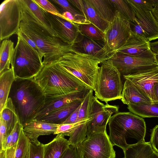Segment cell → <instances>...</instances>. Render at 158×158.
<instances>
[{
    "instance_id": "4dcf8cb0",
    "label": "cell",
    "mask_w": 158,
    "mask_h": 158,
    "mask_svg": "<svg viewBox=\"0 0 158 158\" xmlns=\"http://www.w3.org/2000/svg\"><path fill=\"white\" fill-rule=\"evenodd\" d=\"M127 108L131 112L142 117H158V103H137L128 105Z\"/></svg>"
},
{
    "instance_id": "52a82bcc",
    "label": "cell",
    "mask_w": 158,
    "mask_h": 158,
    "mask_svg": "<svg viewBox=\"0 0 158 158\" xmlns=\"http://www.w3.org/2000/svg\"><path fill=\"white\" fill-rule=\"evenodd\" d=\"M101 64L96 77L95 97L106 104L121 99L123 85L120 73L110 59Z\"/></svg>"
},
{
    "instance_id": "f6af8a7d",
    "label": "cell",
    "mask_w": 158,
    "mask_h": 158,
    "mask_svg": "<svg viewBox=\"0 0 158 158\" xmlns=\"http://www.w3.org/2000/svg\"><path fill=\"white\" fill-rule=\"evenodd\" d=\"M60 158H79L77 148L69 145Z\"/></svg>"
},
{
    "instance_id": "f5cc1de1",
    "label": "cell",
    "mask_w": 158,
    "mask_h": 158,
    "mask_svg": "<svg viewBox=\"0 0 158 158\" xmlns=\"http://www.w3.org/2000/svg\"><path fill=\"white\" fill-rule=\"evenodd\" d=\"M152 13L158 23V7H154L152 11Z\"/></svg>"
},
{
    "instance_id": "ee69618b",
    "label": "cell",
    "mask_w": 158,
    "mask_h": 158,
    "mask_svg": "<svg viewBox=\"0 0 158 158\" xmlns=\"http://www.w3.org/2000/svg\"><path fill=\"white\" fill-rule=\"evenodd\" d=\"M22 127H23L20 124L19 121L16 124L11 132L12 140L10 145V147L14 145L18 141L19 138L21 130Z\"/></svg>"
},
{
    "instance_id": "f1b7e54d",
    "label": "cell",
    "mask_w": 158,
    "mask_h": 158,
    "mask_svg": "<svg viewBox=\"0 0 158 158\" xmlns=\"http://www.w3.org/2000/svg\"><path fill=\"white\" fill-rule=\"evenodd\" d=\"M0 118L6 124L7 135L11 133L16 123L19 121L18 116L10 98H8L4 107L0 112Z\"/></svg>"
},
{
    "instance_id": "bcb514c9",
    "label": "cell",
    "mask_w": 158,
    "mask_h": 158,
    "mask_svg": "<svg viewBox=\"0 0 158 158\" xmlns=\"http://www.w3.org/2000/svg\"><path fill=\"white\" fill-rule=\"evenodd\" d=\"M62 16L66 20L77 24L84 23L81 21L77 19L71 13L66 11L61 14Z\"/></svg>"
},
{
    "instance_id": "836d02e7",
    "label": "cell",
    "mask_w": 158,
    "mask_h": 158,
    "mask_svg": "<svg viewBox=\"0 0 158 158\" xmlns=\"http://www.w3.org/2000/svg\"><path fill=\"white\" fill-rule=\"evenodd\" d=\"M50 1L59 8L61 12V14L64 12H69L72 14L77 19L81 21L84 23H90L86 20L82 13L73 6L68 0H51Z\"/></svg>"
},
{
    "instance_id": "e0dca14e",
    "label": "cell",
    "mask_w": 158,
    "mask_h": 158,
    "mask_svg": "<svg viewBox=\"0 0 158 158\" xmlns=\"http://www.w3.org/2000/svg\"><path fill=\"white\" fill-rule=\"evenodd\" d=\"M145 93L153 104V89L158 82V67L123 76Z\"/></svg>"
},
{
    "instance_id": "2e32d148",
    "label": "cell",
    "mask_w": 158,
    "mask_h": 158,
    "mask_svg": "<svg viewBox=\"0 0 158 158\" xmlns=\"http://www.w3.org/2000/svg\"><path fill=\"white\" fill-rule=\"evenodd\" d=\"M73 46L75 51L92 55L102 62L110 58L113 54L109 50L105 41L93 40L80 31Z\"/></svg>"
},
{
    "instance_id": "c3c4849f",
    "label": "cell",
    "mask_w": 158,
    "mask_h": 158,
    "mask_svg": "<svg viewBox=\"0 0 158 158\" xmlns=\"http://www.w3.org/2000/svg\"><path fill=\"white\" fill-rule=\"evenodd\" d=\"M18 31L20 32L22 36L26 40L28 44L30 45L33 48L37 50L42 55L38 47H37L35 43L34 42V41L32 40L27 35L20 31L19 30H18Z\"/></svg>"
},
{
    "instance_id": "8d00e7d4",
    "label": "cell",
    "mask_w": 158,
    "mask_h": 158,
    "mask_svg": "<svg viewBox=\"0 0 158 158\" xmlns=\"http://www.w3.org/2000/svg\"><path fill=\"white\" fill-rule=\"evenodd\" d=\"M91 118H90L74 123L59 124L53 134H63L64 135L70 136L72 132L77 126L89 121Z\"/></svg>"
},
{
    "instance_id": "d4e9b609",
    "label": "cell",
    "mask_w": 158,
    "mask_h": 158,
    "mask_svg": "<svg viewBox=\"0 0 158 158\" xmlns=\"http://www.w3.org/2000/svg\"><path fill=\"white\" fill-rule=\"evenodd\" d=\"M29 142V139L24 133L23 127L22 128L17 143L5 150H0V158H25Z\"/></svg>"
},
{
    "instance_id": "9f6ffc18",
    "label": "cell",
    "mask_w": 158,
    "mask_h": 158,
    "mask_svg": "<svg viewBox=\"0 0 158 158\" xmlns=\"http://www.w3.org/2000/svg\"><path fill=\"white\" fill-rule=\"evenodd\" d=\"M25 158H27V156Z\"/></svg>"
},
{
    "instance_id": "681fc988",
    "label": "cell",
    "mask_w": 158,
    "mask_h": 158,
    "mask_svg": "<svg viewBox=\"0 0 158 158\" xmlns=\"http://www.w3.org/2000/svg\"><path fill=\"white\" fill-rule=\"evenodd\" d=\"M12 140L11 133L9 135H6L5 138L2 150H5L10 147V145Z\"/></svg>"
},
{
    "instance_id": "816d5d0a",
    "label": "cell",
    "mask_w": 158,
    "mask_h": 158,
    "mask_svg": "<svg viewBox=\"0 0 158 158\" xmlns=\"http://www.w3.org/2000/svg\"><path fill=\"white\" fill-rule=\"evenodd\" d=\"M150 47L151 50L155 53H158V41L150 42Z\"/></svg>"
},
{
    "instance_id": "8992f818",
    "label": "cell",
    "mask_w": 158,
    "mask_h": 158,
    "mask_svg": "<svg viewBox=\"0 0 158 158\" xmlns=\"http://www.w3.org/2000/svg\"><path fill=\"white\" fill-rule=\"evenodd\" d=\"M18 40L11 62L16 78H33L41 70L44 64L43 56L32 47L18 31Z\"/></svg>"
},
{
    "instance_id": "4316f807",
    "label": "cell",
    "mask_w": 158,
    "mask_h": 158,
    "mask_svg": "<svg viewBox=\"0 0 158 158\" xmlns=\"http://www.w3.org/2000/svg\"><path fill=\"white\" fill-rule=\"evenodd\" d=\"M15 78L12 67L0 73V112L6 104Z\"/></svg>"
},
{
    "instance_id": "ffe728a7",
    "label": "cell",
    "mask_w": 158,
    "mask_h": 158,
    "mask_svg": "<svg viewBox=\"0 0 158 158\" xmlns=\"http://www.w3.org/2000/svg\"><path fill=\"white\" fill-rule=\"evenodd\" d=\"M59 125L34 119L23 127L24 133L30 142L36 145L40 143L38 138L41 135L54 134Z\"/></svg>"
},
{
    "instance_id": "7402d4cb",
    "label": "cell",
    "mask_w": 158,
    "mask_h": 158,
    "mask_svg": "<svg viewBox=\"0 0 158 158\" xmlns=\"http://www.w3.org/2000/svg\"><path fill=\"white\" fill-rule=\"evenodd\" d=\"M121 95V101L127 105L139 103H152L147 95L129 80L125 79Z\"/></svg>"
},
{
    "instance_id": "9c48e42d",
    "label": "cell",
    "mask_w": 158,
    "mask_h": 158,
    "mask_svg": "<svg viewBox=\"0 0 158 158\" xmlns=\"http://www.w3.org/2000/svg\"><path fill=\"white\" fill-rule=\"evenodd\" d=\"M19 0H5L0 6V40H6L16 34L21 22Z\"/></svg>"
},
{
    "instance_id": "1f68e13d",
    "label": "cell",
    "mask_w": 158,
    "mask_h": 158,
    "mask_svg": "<svg viewBox=\"0 0 158 158\" xmlns=\"http://www.w3.org/2000/svg\"><path fill=\"white\" fill-rule=\"evenodd\" d=\"M114 8L130 22H133L135 18L132 8L127 0H109Z\"/></svg>"
},
{
    "instance_id": "7a4b0ae2",
    "label": "cell",
    "mask_w": 158,
    "mask_h": 158,
    "mask_svg": "<svg viewBox=\"0 0 158 158\" xmlns=\"http://www.w3.org/2000/svg\"><path fill=\"white\" fill-rule=\"evenodd\" d=\"M34 78L46 96L63 95L89 87L64 69L57 60L44 65Z\"/></svg>"
},
{
    "instance_id": "b9f144b4",
    "label": "cell",
    "mask_w": 158,
    "mask_h": 158,
    "mask_svg": "<svg viewBox=\"0 0 158 158\" xmlns=\"http://www.w3.org/2000/svg\"><path fill=\"white\" fill-rule=\"evenodd\" d=\"M150 142L153 149L158 153V125L152 130Z\"/></svg>"
},
{
    "instance_id": "ba28073f",
    "label": "cell",
    "mask_w": 158,
    "mask_h": 158,
    "mask_svg": "<svg viewBox=\"0 0 158 158\" xmlns=\"http://www.w3.org/2000/svg\"><path fill=\"white\" fill-rule=\"evenodd\" d=\"M106 131L87 136L77 148L79 158H115Z\"/></svg>"
},
{
    "instance_id": "f35d334b",
    "label": "cell",
    "mask_w": 158,
    "mask_h": 158,
    "mask_svg": "<svg viewBox=\"0 0 158 158\" xmlns=\"http://www.w3.org/2000/svg\"><path fill=\"white\" fill-rule=\"evenodd\" d=\"M33 1L44 10L55 13L59 15H61L57 8L48 0H33Z\"/></svg>"
},
{
    "instance_id": "30bf717a",
    "label": "cell",
    "mask_w": 158,
    "mask_h": 158,
    "mask_svg": "<svg viewBox=\"0 0 158 158\" xmlns=\"http://www.w3.org/2000/svg\"><path fill=\"white\" fill-rule=\"evenodd\" d=\"M109 59L123 76L158 67L155 56H135L115 52Z\"/></svg>"
},
{
    "instance_id": "277c9868",
    "label": "cell",
    "mask_w": 158,
    "mask_h": 158,
    "mask_svg": "<svg viewBox=\"0 0 158 158\" xmlns=\"http://www.w3.org/2000/svg\"><path fill=\"white\" fill-rule=\"evenodd\" d=\"M19 30L35 43L43 56L44 65L58 60L65 53L75 50L73 45L64 43L35 24L21 22Z\"/></svg>"
},
{
    "instance_id": "ac0fdd59",
    "label": "cell",
    "mask_w": 158,
    "mask_h": 158,
    "mask_svg": "<svg viewBox=\"0 0 158 158\" xmlns=\"http://www.w3.org/2000/svg\"><path fill=\"white\" fill-rule=\"evenodd\" d=\"M150 43L131 31L125 44L115 52L135 56H155V53L151 49Z\"/></svg>"
},
{
    "instance_id": "4fadbf2b",
    "label": "cell",
    "mask_w": 158,
    "mask_h": 158,
    "mask_svg": "<svg viewBox=\"0 0 158 158\" xmlns=\"http://www.w3.org/2000/svg\"><path fill=\"white\" fill-rule=\"evenodd\" d=\"M44 11L46 18L57 35V37L66 44H74L80 32L78 24L66 20L62 16V15H59Z\"/></svg>"
},
{
    "instance_id": "d590c367",
    "label": "cell",
    "mask_w": 158,
    "mask_h": 158,
    "mask_svg": "<svg viewBox=\"0 0 158 158\" xmlns=\"http://www.w3.org/2000/svg\"><path fill=\"white\" fill-rule=\"evenodd\" d=\"M88 122L79 125L72 132L68 140L70 145L77 148L85 139L87 137V123Z\"/></svg>"
},
{
    "instance_id": "db71d44e",
    "label": "cell",
    "mask_w": 158,
    "mask_h": 158,
    "mask_svg": "<svg viewBox=\"0 0 158 158\" xmlns=\"http://www.w3.org/2000/svg\"><path fill=\"white\" fill-rule=\"evenodd\" d=\"M154 8L158 7V0H149Z\"/></svg>"
},
{
    "instance_id": "484cf974",
    "label": "cell",
    "mask_w": 158,
    "mask_h": 158,
    "mask_svg": "<svg viewBox=\"0 0 158 158\" xmlns=\"http://www.w3.org/2000/svg\"><path fill=\"white\" fill-rule=\"evenodd\" d=\"M63 134L57 135L50 142L44 144L43 158H60L69 146Z\"/></svg>"
},
{
    "instance_id": "7dc6e473",
    "label": "cell",
    "mask_w": 158,
    "mask_h": 158,
    "mask_svg": "<svg viewBox=\"0 0 158 158\" xmlns=\"http://www.w3.org/2000/svg\"><path fill=\"white\" fill-rule=\"evenodd\" d=\"M80 107V106L70 115L62 124H71L77 123Z\"/></svg>"
},
{
    "instance_id": "11a10c76",
    "label": "cell",
    "mask_w": 158,
    "mask_h": 158,
    "mask_svg": "<svg viewBox=\"0 0 158 158\" xmlns=\"http://www.w3.org/2000/svg\"><path fill=\"white\" fill-rule=\"evenodd\" d=\"M155 56L156 60L158 64V53H155Z\"/></svg>"
},
{
    "instance_id": "d6a6232c",
    "label": "cell",
    "mask_w": 158,
    "mask_h": 158,
    "mask_svg": "<svg viewBox=\"0 0 158 158\" xmlns=\"http://www.w3.org/2000/svg\"><path fill=\"white\" fill-rule=\"evenodd\" d=\"M93 91L92 89H90L80 106L77 122L90 118L94 97Z\"/></svg>"
},
{
    "instance_id": "7bdbcfd3",
    "label": "cell",
    "mask_w": 158,
    "mask_h": 158,
    "mask_svg": "<svg viewBox=\"0 0 158 158\" xmlns=\"http://www.w3.org/2000/svg\"><path fill=\"white\" fill-rule=\"evenodd\" d=\"M7 128L6 123L0 118V150H2L6 135Z\"/></svg>"
},
{
    "instance_id": "3957f363",
    "label": "cell",
    "mask_w": 158,
    "mask_h": 158,
    "mask_svg": "<svg viewBox=\"0 0 158 158\" xmlns=\"http://www.w3.org/2000/svg\"><path fill=\"white\" fill-rule=\"evenodd\" d=\"M109 137L113 146L123 150L129 145L127 139L133 138L137 143L145 141L146 125L142 118L131 112H118L111 116L108 121Z\"/></svg>"
},
{
    "instance_id": "60d3db41",
    "label": "cell",
    "mask_w": 158,
    "mask_h": 158,
    "mask_svg": "<svg viewBox=\"0 0 158 158\" xmlns=\"http://www.w3.org/2000/svg\"><path fill=\"white\" fill-rule=\"evenodd\" d=\"M130 22L131 31L147 40L145 32L135 18L134 21Z\"/></svg>"
},
{
    "instance_id": "cb8c5ba5",
    "label": "cell",
    "mask_w": 158,
    "mask_h": 158,
    "mask_svg": "<svg viewBox=\"0 0 158 158\" xmlns=\"http://www.w3.org/2000/svg\"><path fill=\"white\" fill-rule=\"evenodd\" d=\"M123 158H158V153L150 142L145 141L129 144L123 150Z\"/></svg>"
},
{
    "instance_id": "7c38bea8",
    "label": "cell",
    "mask_w": 158,
    "mask_h": 158,
    "mask_svg": "<svg viewBox=\"0 0 158 158\" xmlns=\"http://www.w3.org/2000/svg\"><path fill=\"white\" fill-rule=\"evenodd\" d=\"M118 106L104 104L94 96L91 110V120L87 123V136L106 131V127L111 115L118 112Z\"/></svg>"
},
{
    "instance_id": "ab89813d",
    "label": "cell",
    "mask_w": 158,
    "mask_h": 158,
    "mask_svg": "<svg viewBox=\"0 0 158 158\" xmlns=\"http://www.w3.org/2000/svg\"><path fill=\"white\" fill-rule=\"evenodd\" d=\"M128 2L141 10L152 11L154 7L149 0H127Z\"/></svg>"
},
{
    "instance_id": "74e56055",
    "label": "cell",
    "mask_w": 158,
    "mask_h": 158,
    "mask_svg": "<svg viewBox=\"0 0 158 158\" xmlns=\"http://www.w3.org/2000/svg\"><path fill=\"white\" fill-rule=\"evenodd\" d=\"M44 144L36 145L30 142L27 158H43Z\"/></svg>"
},
{
    "instance_id": "f546056e",
    "label": "cell",
    "mask_w": 158,
    "mask_h": 158,
    "mask_svg": "<svg viewBox=\"0 0 158 158\" xmlns=\"http://www.w3.org/2000/svg\"><path fill=\"white\" fill-rule=\"evenodd\" d=\"M14 49V43L11 40L2 41L0 47V73L10 69Z\"/></svg>"
},
{
    "instance_id": "e575fe53",
    "label": "cell",
    "mask_w": 158,
    "mask_h": 158,
    "mask_svg": "<svg viewBox=\"0 0 158 158\" xmlns=\"http://www.w3.org/2000/svg\"><path fill=\"white\" fill-rule=\"evenodd\" d=\"M80 32L93 40L105 41L104 32L91 23L78 24Z\"/></svg>"
},
{
    "instance_id": "5b68a950",
    "label": "cell",
    "mask_w": 158,
    "mask_h": 158,
    "mask_svg": "<svg viewBox=\"0 0 158 158\" xmlns=\"http://www.w3.org/2000/svg\"><path fill=\"white\" fill-rule=\"evenodd\" d=\"M57 61L64 69L94 91L99 64L102 62L101 60L74 50L65 53Z\"/></svg>"
},
{
    "instance_id": "603a6c76",
    "label": "cell",
    "mask_w": 158,
    "mask_h": 158,
    "mask_svg": "<svg viewBox=\"0 0 158 158\" xmlns=\"http://www.w3.org/2000/svg\"><path fill=\"white\" fill-rule=\"evenodd\" d=\"M84 99L72 102L36 120L58 125L62 124L80 106Z\"/></svg>"
},
{
    "instance_id": "f907efd6",
    "label": "cell",
    "mask_w": 158,
    "mask_h": 158,
    "mask_svg": "<svg viewBox=\"0 0 158 158\" xmlns=\"http://www.w3.org/2000/svg\"><path fill=\"white\" fill-rule=\"evenodd\" d=\"M158 103V82L154 86L153 94V104Z\"/></svg>"
},
{
    "instance_id": "d6986e66",
    "label": "cell",
    "mask_w": 158,
    "mask_h": 158,
    "mask_svg": "<svg viewBox=\"0 0 158 158\" xmlns=\"http://www.w3.org/2000/svg\"><path fill=\"white\" fill-rule=\"evenodd\" d=\"M129 4L134 12L135 19L146 34L147 40L150 42L158 39V23L152 11L143 10Z\"/></svg>"
},
{
    "instance_id": "83f0119b",
    "label": "cell",
    "mask_w": 158,
    "mask_h": 158,
    "mask_svg": "<svg viewBox=\"0 0 158 158\" xmlns=\"http://www.w3.org/2000/svg\"><path fill=\"white\" fill-rule=\"evenodd\" d=\"M100 17L109 23L115 15L116 10L109 0H88Z\"/></svg>"
},
{
    "instance_id": "44dd1931",
    "label": "cell",
    "mask_w": 158,
    "mask_h": 158,
    "mask_svg": "<svg viewBox=\"0 0 158 158\" xmlns=\"http://www.w3.org/2000/svg\"><path fill=\"white\" fill-rule=\"evenodd\" d=\"M68 1L82 13L87 21L104 33L110 23L103 20L100 17L88 0Z\"/></svg>"
},
{
    "instance_id": "5bb4252c",
    "label": "cell",
    "mask_w": 158,
    "mask_h": 158,
    "mask_svg": "<svg viewBox=\"0 0 158 158\" xmlns=\"http://www.w3.org/2000/svg\"><path fill=\"white\" fill-rule=\"evenodd\" d=\"M21 4V22L35 24L43 28L52 35H57L46 18L44 10L33 0H19Z\"/></svg>"
},
{
    "instance_id": "8fae6325",
    "label": "cell",
    "mask_w": 158,
    "mask_h": 158,
    "mask_svg": "<svg viewBox=\"0 0 158 158\" xmlns=\"http://www.w3.org/2000/svg\"><path fill=\"white\" fill-rule=\"evenodd\" d=\"M131 31L130 21L116 10L113 21L104 33L105 43L112 53L125 44Z\"/></svg>"
},
{
    "instance_id": "9a60e30c",
    "label": "cell",
    "mask_w": 158,
    "mask_h": 158,
    "mask_svg": "<svg viewBox=\"0 0 158 158\" xmlns=\"http://www.w3.org/2000/svg\"><path fill=\"white\" fill-rule=\"evenodd\" d=\"M90 89L88 87L63 95L46 96L44 104L34 119L36 120L43 117L76 100L84 99Z\"/></svg>"
},
{
    "instance_id": "6da1fadb",
    "label": "cell",
    "mask_w": 158,
    "mask_h": 158,
    "mask_svg": "<svg viewBox=\"0 0 158 158\" xmlns=\"http://www.w3.org/2000/svg\"><path fill=\"white\" fill-rule=\"evenodd\" d=\"M8 98L11 99L23 127L35 119L44 104L46 95L34 78L15 77Z\"/></svg>"
}]
</instances>
